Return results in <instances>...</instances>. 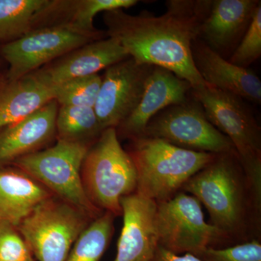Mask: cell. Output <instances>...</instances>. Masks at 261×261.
I'll use <instances>...</instances> for the list:
<instances>
[{"mask_svg":"<svg viewBox=\"0 0 261 261\" xmlns=\"http://www.w3.org/2000/svg\"><path fill=\"white\" fill-rule=\"evenodd\" d=\"M28 261H34V259H32V260H28Z\"/></svg>","mask_w":261,"mask_h":261,"instance_id":"30","label":"cell"},{"mask_svg":"<svg viewBox=\"0 0 261 261\" xmlns=\"http://www.w3.org/2000/svg\"><path fill=\"white\" fill-rule=\"evenodd\" d=\"M54 87L39 70L7 82L0 89V130L25 119L51 101Z\"/></svg>","mask_w":261,"mask_h":261,"instance_id":"18","label":"cell"},{"mask_svg":"<svg viewBox=\"0 0 261 261\" xmlns=\"http://www.w3.org/2000/svg\"><path fill=\"white\" fill-rule=\"evenodd\" d=\"M92 145L57 140L56 145L23 156L11 165L47 188L53 195L95 220L104 214L89 200L82 184V163Z\"/></svg>","mask_w":261,"mask_h":261,"instance_id":"6","label":"cell"},{"mask_svg":"<svg viewBox=\"0 0 261 261\" xmlns=\"http://www.w3.org/2000/svg\"><path fill=\"white\" fill-rule=\"evenodd\" d=\"M155 221L159 246L173 253L196 255L207 247H228L224 234L206 222L200 201L186 192L157 203Z\"/></svg>","mask_w":261,"mask_h":261,"instance_id":"8","label":"cell"},{"mask_svg":"<svg viewBox=\"0 0 261 261\" xmlns=\"http://www.w3.org/2000/svg\"><path fill=\"white\" fill-rule=\"evenodd\" d=\"M128 58L116 39L107 37L76 48L38 70L55 87L73 79L97 74Z\"/></svg>","mask_w":261,"mask_h":261,"instance_id":"15","label":"cell"},{"mask_svg":"<svg viewBox=\"0 0 261 261\" xmlns=\"http://www.w3.org/2000/svg\"><path fill=\"white\" fill-rule=\"evenodd\" d=\"M261 56V4L255 10L248 29L228 61L248 68Z\"/></svg>","mask_w":261,"mask_h":261,"instance_id":"25","label":"cell"},{"mask_svg":"<svg viewBox=\"0 0 261 261\" xmlns=\"http://www.w3.org/2000/svg\"><path fill=\"white\" fill-rule=\"evenodd\" d=\"M151 261H202L198 257L190 253L178 255L172 252L168 251L163 247L159 246Z\"/></svg>","mask_w":261,"mask_h":261,"instance_id":"28","label":"cell"},{"mask_svg":"<svg viewBox=\"0 0 261 261\" xmlns=\"http://www.w3.org/2000/svg\"><path fill=\"white\" fill-rule=\"evenodd\" d=\"M137 0H57L58 21L68 24L81 32L108 37L106 32L94 27V18L100 12L125 9L135 6Z\"/></svg>","mask_w":261,"mask_h":261,"instance_id":"21","label":"cell"},{"mask_svg":"<svg viewBox=\"0 0 261 261\" xmlns=\"http://www.w3.org/2000/svg\"><path fill=\"white\" fill-rule=\"evenodd\" d=\"M50 0H0V42H13L37 28Z\"/></svg>","mask_w":261,"mask_h":261,"instance_id":"20","label":"cell"},{"mask_svg":"<svg viewBox=\"0 0 261 261\" xmlns=\"http://www.w3.org/2000/svg\"><path fill=\"white\" fill-rule=\"evenodd\" d=\"M181 191L196 197L224 234L228 247L261 240V204L252 192L236 152L217 154Z\"/></svg>","mask_w":261,"mask_h":261,"instance_id":"2","label":"cell"},{"mask_svg":"<svg viewBox=\"0 0 261 261\" xmlns=\"http://www.w3.org/2000/svg\"><path fill=\"white\" fill-rule=\"evenodd\" d=\"M213 125L234 147L255 198L261 203V129L245 99L207 86L192 89Z\"/></svg>","mask_w":261,"mask_h":261,"instance_id":"5","label":"cell"},{"mask_svg":"<svg viewBox=\"0 0 261 261\" xmlns=\"http://www.w3.org/2000/svg\"><path fill=\"white\" fill-rule=\"evenodd\" d=\"M94 220L56 196L43 201L17 226L39 261H65L77 239Z\"/></svg>","mask_w":261,"mask_h":261,"instance_id":"7","label":"cell"},{"mask_svg":"<svg viewBox=\"0 0 261 261\" xmlns=\"http://www.w3.org/2000/svg\"><path fill=\"white\" fill-rule=\"evenodd\" d=\"M123 227L113 261H151L159 246L157 203L138 194L121 199Z\"/></svg>","mask_w":261,"mask_h":261,"instance_id":"13","label":"cell"},{"mask_svg":"<svg viewBox=\"0 0 261 261\" xmlns=\"http://www.w3.org/2000/svg\"><path fill=\"white\" fill-rule=\"evenodd\" d=\"M116 216L110 212L92 221L77 239L65 261H99L107 250Z\"/></svg>","mask_w":261,"mask_h":261,"instance_id":"23","label":"cell"},{"mask_svg":"<svg viewBox=\"0 0 261 261\" xmlns=\"http://www.w3.org/2000/svg\"><path fill=\"white\" fill-rule=\"evenodd\" d=\"M58 106L51 101L25 119L0 130V166L41 150L56 137Z\"/></svg>","mask_w":261,"mask_h":261,"instance_id":"17","label":"cell"},{"mask_svg":"<svg viewBox=\"0 0 261 261\" xmlns=\"http://www.w3.org/2000/svg\"><path fill=\"white\" fill-rule=\"evenodd\" d=\"M196 256L202 261H261V240H252L224 248L207 247Z\"/></svg>","mask_w":261,"mask_h":261,"instance_id":"26","label":"cell"},{"mask_svg":"<svg viewBox=\"0 0 261 261\" xmlns=\"http://www.w3.org/2000/svg\"><path fill=\"white\" fill-rule=\"evenodd\" d=\"M101 83L98 73L67 81L55 86V100L59 106L94 108Z\"/></svg>","mask_w":261,"mask_h":261,"instance_id":"24","label":"cell"},{"mask_svg":"<svg viewBox=\"0 0 261 261\" xmlns=\"http://www.w3.org/2000/svg\"><path fill=\"white\" fill-rule=\"evenodd\" d=\"M32 255L18 228L0 222V261H28Z\"/></svg>","mask_w":261,"mask_h":261,"instance_id":"27","label":"cell"},{"mask_svg":"<svg viewBox=\"0 0 261 261\" xmlns=\"http://www.w3.org/2000/svg\"><path fill=\"white\" fill-rule=\"evenodd\" d=\"M212 0H169L160 16L148 11L130 15L123 9L105 12L108 37L114 38L141 64L161 67L187 81L192 89L207 87L196 70L192 43L199 38Z\"/></svg>","mask_w":261,"mask_h":261,"instance_id":"1","label":"cell"},{"mask_svg":"<svg viewBox=\"0 0 261 261\" xmlns=\"http://www.w3.org/2000/svg\"><path fill=\"white\" fill-rule=\"evenodd\" d=\"M142 137L161 139L195 152L216 154L236 152L229 139L209 121L192 94L186 102L169 106L155 115Z\"/></svg>","mask_w":261,"mask_h":261,"instance_id":"10","label":"cell"},{"mask_svg":"<svg viewBox=\"0 0 261 261\" xmlns=\"http://www.w3.org/2000/svg\"><path fill=\"white\" fill-rule=\"evenodd\" d=\"M53 196L21 170L0 166V222L17 227L39 203Z\"/></svg>","mask_w":261,"mask_h":261,"instance_id":"19","label":"cell"},{"mask_svg":"<svg viewBox=\"0 0 261 261\" xmlns=\"http://www.w3.org/2000/svg\"><path fill=\"white\" fill-rule=\"evenodd\" d=\"M106 37L81 32L67 24L37 27L0 47V56L9 65L5 80H18L76 48Z\"/></svg>","mask_w":261,"mask_h":261,"instance_id":"9","label":"cell"},{"mask_svg":"<svg viewBox=\"0 0 261 261\" xmlns=\"http://www.w3.org/2000/svg\"><path fill=\"white\" fill-rule=\"evenodd\" d=\"M127 152L137 171V190L156 203L169 200L216 154L181 148L161 139L140 137L130 140Z\"/></svg>","mask_w":261,"mask_h":261,"instance_id":"3","label":"cell"},{"mask_svg":"<svg viewBox=\"0 0 261 261\" xmlns=\"http://www.w3.org/2000/svg\"><path fill=\"white\" fill-rule=\"evenodd\" d=\"M82 184L98 208L122 216L121 199L135 193L137 171L115 128H106L89 147L82 163Z\"/></svg>","mask_w":261,"mask_h":261,"instance_id":"4","label":"cell"},{"mask_svg":"<svg viewBox=\"0 0 261 261\" xmlns=\"http://www.w3.org/2000/svg\"><path fill=\"white\" fill-rule=\"evenodd\" d=\"M153 67L129 57L106 68L94 108L102 130L116 128L135 111Z\"/></svg>","mask_w":261,"mask_h":261,"instance_id":"11","label":"cell"},{"mask_svg":"<svg viewBox=\"0 0 261 261\" xmlns=\"http://www.w3.org/2000/svg\"><path fill=\"white\" fill-rule=\"evenodd\" d=\"M94 108L59 106L57 140L93 145L103 132Z\"/></svg>","mask_w":261,"mask_h":261,"instance_id":"22","label":"cell"},{"mask_svg":"<svg viewBox=\"0 0 261 261\" xmlns=\"http://www.w3.org/2000/svg\"><path fill=\"white\" fill-rule=\"evenodd\" d=\"M260 4V0H212L199 39L225 59L230 58Z\"/></svg>","mask_w":261,"mask_h":261,"instance_id":"14","label":"cell"},{"mask_svg":"<svg viewBox=\"0 0 261 261\" xmlns=\"http://www.w3.org/2000/svg\"><path fill=\"white\" fill-rule=\"evenodd\" d=\"M5 77L3 76V75H0V89L3 87V84H5Z\"/></svg>","mask_w":261,"mask_h":261,"instance_id":"29","label":"cell"},{"mask_svg":"<svg viewBox=\"0 0 261 261\" xmlns=\"http://www.w3.org/2000/svg\"><path fill=\"white\" fill-rule=\"evenodd\" d=\"M192 56L196 70L207 85L260 104L261 82L252 70L233 65L199 38L192 43Z\"/></svg>","mask_w":261,"mask_h":261,"instance_id":"16","label":"cell"},{"mask_svg":"<svg viewBox=\"0 0 261 261\" xmlns=\"http://www.w3.org/2000/svg\"><path fill=\"white\" fill-rule=\"evenodd\" d=\"M192 90L187 81L168 70L154 66L137 108L116 128L118 139L130 140L142 137L155 115L169 106L186 102L191 97Z\"/></svg>","mask_w":261,"mask_h":261,"instance_id":"12","label":"cell"}]
</instances>
